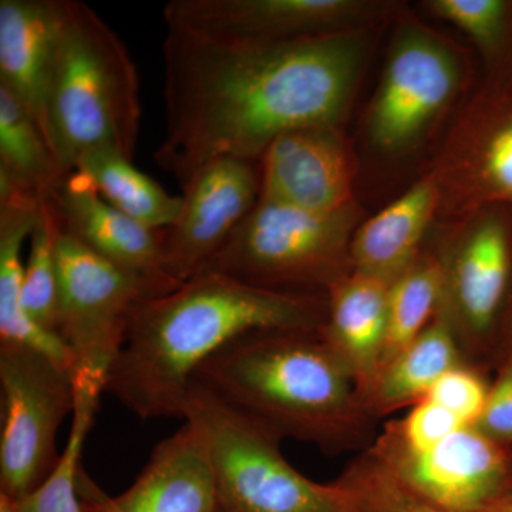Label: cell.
Wrapping results in <instances>:
<instances>
[{"label":"cell","instance_id":"cell-1","mask_svg":"<svg viewBox=\"0 0 512 512\" xmlns=\"http://www.w3.org/2000/svg\"><path fill=\"white\" fill-rule=\"evenodd\" d=\"M376 29L291 42H237L167 29L158 167L183 188L212 161L259 163L282 134L342 126Z\"/></svg>","mask_w":512,"mask_h":512},{"label":"cell","instance_id":"cell-2","mask_svg":"<svg viewBox=\"0 0 512 512\" xmlns=\"http://www.w3.org/2000/svg\"><path fill=\"white\" fill-rule=\"evenodd\" d=\"M326 313V293L268 291L202 272L137 306L104 392L138 419H184L192 376L218 350L254 330L322 329Z\"/></svg>","mask_w":512,"mask_h":512},{"label":"cell","instance_id":"cell-3","mask_svg":"<svg viewBox=\"0 0 512 512\" xmlns=\"http://www.w3.org/2000/svg\"><path fill=\"white\" fill-rule=\"evenodd\" d=\"M191 386L278 441L325 451L360 446L375 419L322 329L244 333L202 363Z\"/></svg>","mask_w":512,"mask_h":512},{"label":"cell","instance_id":"cell-4","mask_svg":"<svg viewBox=\"0 0 512 512\" xmlns=\"http://www.w3.org/2000/svg\"><path fill=\"white\" fill-rule=\"evenodd\" d=\"M140 120L137 67L123 40L86 3L60 0L47 143L64 177L96 151L133 160Z\"/></svg>","mask_w":512,"mask_h":512},{"label":"cell","instance_id":"cell-5","mask_svg":"<svg viewBox=\"0 0 512 512\" xmlns=\"http://www.w3.org/2000/svg\"><path fill=\"white\" fill-rule=\"evenodd\" d=\"M356 202L311 212L258 200L204 272L286 293H326L352 272L350 245L360 225Z\"/></svg>","mask_w":512,"mask_h":512},{"label":"cell","instance_id":"cell-6","mask_svg":"<svg viewBox=\"0 0 512 512\" xmlns=\"http://www.w3.org/2000/svg\"><path fill=\"white\" fill-rule=\"evenodd\" d=\"M184 420L200 429L210 450L221 512H356L338 481L303 476L278 440L200 387H190Z\"/></svg>","mask_w":512,"mask_h":512},{"label":"cell","instance_id":"cell-7","mask_svg":"<svg viewBox=\"0 0 512 512\" xmlns=\"http://www.w3.org/2000/svg\"><path fill=\"white\" fill-rule=\"evenodd\" d=\"M470 69L446 36L400 15L379 86L366 110L370 144L386 154L419 146L467 90Z\"/></svg>","mask_w":512,"mask_h":512},{"label":"cell","instance_id":"cell-8","mask_svg":"<svg viewBox=\"0 0 512 512\" xmlns=\"http://www.w3.org/2000/svg\"><path fill=\"white\" fill-rule=\"evenodd\" d=\"M0 493L19 501L59 464L57 433L76 406L67 369L35 348L0 343Z\"/></svg>","mask_w":512,"mask_h":512},{"label":"cell","instance_id":"cell-9","mask_svg":"<svg viewBox=\"0 0 512 512\" xmlns=\"http://www.w3.org/2000/svg\"><path fill=\"white\" fill-rule=\"evenodd\" d=\"M56 262L57 336L72 353L74 373H87L106 384L137 306L175 288L111 264L62 225L56 239Z\"/></svg>","mask_w":512,"mask_h":512},{"label":"cell","instance_id":"cell-10","mask_svg":"<svg viewBox=\"0 0 512 512\" xmlns=\"http://www.w3.org/2000/svg\"><path fill=\"white\" fill-rule=\"evenodd\" d=\"M429 173L444 220L458 222L491 207L512 210V67L488 73Z\"/></svg>","mask_w":512,"mask_h":512},{"label":"cell","instance_id":"cell-11","mask_svg":"<svg viewBox=\"0 0 512 512\" xmlns=\"http://www.w3.org/2000/svg\"><path fill=\"white\" fill-rule=\"evenodd\" d=\"M402 6L382 0H171L167 29L237 42H291L380 28Z\"/></svg>","mask_w":512,"mask_h":512},{"label":"cell","instance_id":"cell-12","mask_svg":"<svg viewBox=\"0 0 512 512\" xmlns=\"http://www.w3.org/2000/svg\"><path fill=\"white\" fill-rule=\"evenodd\" d=\"M369 451L410 493L444 512H490L511 490L504 451L476 426L426 451L406 450L382 434Z\"/></svg>","mask_w":512,"mask_h":512},{"label":"cell","instance_id":"cell-13","mask_svg":"<svg viewBox=\"0 0 512 512\" xmlns=\"http://www.w3.org/2000/svg\"><path fill=\"white\" fill-rule=\"evenodd\" d=\"M259 164L221 158L184 185L181 210L163 229L165 275L183 285L202 274L259 200Z\"/></svg>","mask_w":512,"mask_h":512},{"label":"cell","instance_id":"cell-14","mask_svg":"<svg viewBox=\"0 0 512 512\" xmlns=\"http://www.w3.org/2000/svg\"><path fill=\"white\" fill-rule=\"evenodd\" d=\"M512 210L485 208L456 222L446 247V303L458 338L494 325L510 284Z\"/></svg>","mask_w":512,"mask_h":512},{"label":"cell","instance_id":"cell-15","mask_svg":"<svg viewBox=\"0 0 512 512\" xmlns=\"http://www.w3.org/2000/svg\"><path fill=\"white\" fill-rule=\"evenodd\" d=\"M84 512H221L210 450L190 420L154 447L137 480L117 497H107L79 474Z\"/></svg>","mask_w":512,"mask_h":512},{"label":"cell","instance_id":"cell-16","mask_svg":"<svg viewBox=\"0 0 512 512\" xmlns=\"http://www.w3.org/2000/svg\"><path fill=\"white\" fill-rule=\"evenodd\" d=\"M258 164L259 200L311 212H335L356 202L355 171L342 126L282 134Z\"/></svg>","mask_w":512,"mask_h":512},{"label":"cell","instance_id":"cell-17","mask_svg":"<svg viewBox=\"0 0 512 512\" xmlns=\"http://www.w3.org/2000/svg\"><path fill=\"white\" fill-rule=\"evenodd\" d=\"M60 225L101 258L124 271L177 288L163 268V231L131 220L100 197L80 171L64 178L52 197Z\"/></svg>","mask_w":512,"mask_h":512},{"label":"cell","instance_id":"cell-18","mask_svg":"<svg viewBox=\"0 0 512 512\" xmlns=\"http://www.w3.org/2000/svg\"><path fill=\"white\" fill-rule=\"evenodd\" d=\"M59 33L60 0L0 2V87L29 111L46 141Z\"/></svg>","mask_w":512,"mask_h":512},{"label":"cell","instance_id":"cell-19","mask_svg":"<svg viewBox=\"0 0 512 512\" xmlns=\"http://www.w3.org/2000/svg\"><path fill=\"white\" fill-rule=\"evenodd\" d=\"M389 288L373 276L350 272L326 292L323 336L349 370L366 406L386 352Z\"/></svg>","mask_w":512,"mask_h":512},{"label":"cell","instance_id":"cell-20","mask_svg":"<svg viewBox=\"0 0 512 512\" xmlns=\"http://www.w3.org/2000/svg\"><path fill=\"white\" fill-rule=\"evenodd\" d=\"M439 214V188L433 175L427 173L357 227L350 245L352 272L392 284L419 258L424 239Z\"/></svg>","mask_w":512,"mask_h":512},{"label":"cell","instance_id":"cell-21","mask_svg":"<svg viewBox=\"0 0 512 512\" xmlns=\"http://www.w3.org/2000/svg\"><path fill=\"white\" fill-rule=\"evenodd\" d=\"M42 205L29 191L0 177V343L35 348L74 372L76 363L62 339L35 325L20 302L25 268L20 254Z\"/></svg>","mask_w":512,"mask_h":512},{"label":"cell","instance_id":"cell-22","mask_svg":"<svg viewBox=\"0 0 512 512\" xmlns=\"http://www.w3.org/2000/svg\"><path fill=\"white\" fill-rule=\"evenodd\" d=\"M458 339L444 298L429 326L380 370L367 397L373 417L426 399L441 377L461 365Z\"/></svg>","mask_w":512,"mask_h":512},{"label":"cell","instance_id":"cell-23","mask_svg":"<svg viewBox=\"0 0 512 512\" xmlns=\"http://www.w3.org/2000/svg\"><path fill=\"white\" fill-rule=\"evenodd\" d=\"M74 171L86 175L111 207L154 231L170 227L181 210V197L168 194L120 154L96 151L82 158Z\"/></svg>","mask_w":512,"mask_h":512},{"label":"cell","instance_id":"cell-24","mask_svg":"<svg viewBox=\"0 0 512 512\" xmlns=\"http://www.w3.org/2000/svg\"><path fill=\"white\" fill-rule=\"evenodd\" d=\"M0 174L42 202L52 200L64 174L29 111L0 87Z\"/></svg>","mask_w":512,"mask_h":512},{"label":"cell","instance_id":"cell-25","mask_svg":"<svg viewBox=\"0 0 512 512\" xmlns=\"http://www.w3.org/2000/svg\"><path fill=\"white\" fill-rule=\"evenodd\" d=\"M446 288V264L441 251L439 254L421 252L419 258L394 279L389 288L383 366L429 326L440 309Z\"/></svg>","mask_w":512,"mask_h":512},{"label":"cell","instance_id":"cell-26","mask_svg":"<svg viewBox=\"0 0 512 512\" xmlns=\"http://www.w3.org/2000/svg\"><path fill=\"white\" fill-rule=\"evenodd\" d=\"M74 382L76 406L59 464L45 483L22 500L15 501L18 512H84L79 494L80 458L99 409L104 383L87 373H74Z\"/></svg>","mask_w":512,"mask_h":512},{"label":"cell","instance_id":"cell-27","mask_svg":"<svg viewBox=\"0 0 512 512\" xmlns=\"http://www.w3.org/2000/svg\"><path fill=\"white\" fill-rule=\"evenodd\" d=\"M434 18L460 29L477 47L488 73L512 67V2L508 0H427Z\"/></svg>","mask_w":512,"mask_h":512},{"label":"cell","instance_id":"cell-28","mask_svg":"<svg viewBox=\"0 0 512 512\" xmlns=\"http://www.w3.org/2000/svg\"><path fill=\"white\" fill-rule=\"evenodd\" d=\"M60 221L52 201L42 205L35 228L30 234L28 262L23 268V311L39 328L56 333L59 308V278H57L56 239Z\"/></svg>","mask_w":512,"mask_h":512},{"label":"cell","instance_id":"cell-29","mask_svg":"<svg viewBox=\"0 0 512 512\" xmlns=\"http://www.w3.org/2000/svg\"><path fill=\"white\" fill-rule=\"evenodd\" d=\"M338 483L349 491L356 512H444L410 493L370 451Z\"/></svg>","mask_w":512,"mask_h":512},{"label":"cell","instance_id":"cell-30","mask_svg":"<svg viewBox=\"0 0 512 512\" xmlns=\"http://www.w3.org/2000/svg\"><path fill=\"white\" fill-rule=\"evenodd\" d=\"M467 426L433 400L414 404L406 419L387 424L384 436L410 451H426L437 446L461 427Z\"/></svg>","mask_w":512,"mask_h":512},{"label":"cell","instance_id":"cell-31","mask_svg":"<svg viewBox=\"0 0 512 512\" xmlns=\"http://www.w3.org/2000/svg\"><path fill=\"white\" fill-rule=\"evenodd\" d=\"M490 389L474 370L454 367L434 384L426 399L440 404L467 426H474L483 413Z\"/></svg>","mask_w":512,"mask_h":512},{"label":"cell","instance_id":"cell-32","mask_svg":"<svg viewBox=\"0 0 512 512\" xmlns=\"http://www.w3.org/2000/svg\"><path fill=\"white\" fill-rule=\"evenodd\" d=\"M474 426L495 441L512 440V365L490 389L483 413Z\"/></svg>","mask_w":512,"mask_h":512},{"label":"cell","instance_id":"cell-33","mask_svg":"<svg viewBox=\"0 0 512 512\" xmlns=\"http://www.w3.org/2000/svg\"><path fill=\"white\" fill-rule=\"evenodd\" d=\"M490 512H512V490L508 491Z\"/></svg>","mask_w":512,"mask_h":512},{"label":"cell","instance_id":"cell-34","mask_svg":"<svg viewBox=\"0 0 512 512\" xmlns=\"http://www.w3.org/2000/svg\"><path fill=\"white\" fill-rule=\"evenodd\" d=\"M0 512H18L16 511L15 501L10 500L8 495L0 493Z\"/></svg>","mask_w":512,"mask_h":512}]
</instances>
